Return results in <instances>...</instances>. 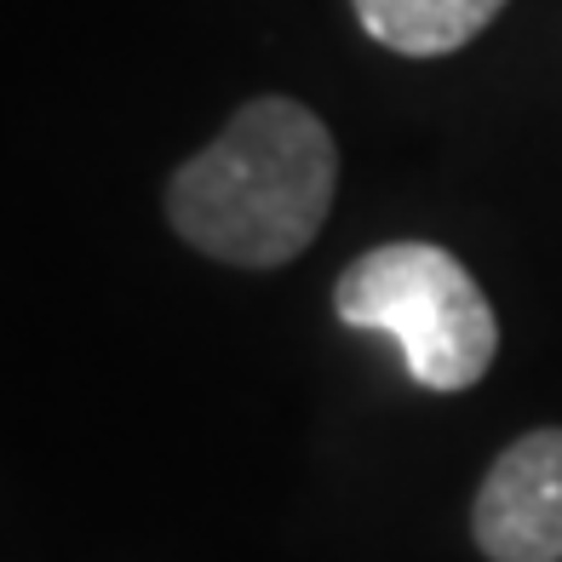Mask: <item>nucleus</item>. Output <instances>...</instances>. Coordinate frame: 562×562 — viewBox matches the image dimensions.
Returning a JSON list of instances; mask_svg holds the SVG:
<instances>
[{
  "label": "nucleus",
  "instance_id": "nucleus-4",
  "mask_svg": "<svg viewBox=\"0 0 562 562\" xmlns=\"http://www.w3.org/2000/svg\"><path fill=\"white\" fill-rule=\"evenodd\" d=\"M362 30L402 58H448L505 12V0H350Z\"/></svg>",
  "mask_w": 562,
  "mask_h": 562
},
{
  "label": "nucleus",
  "instance_id": "nucleus-3",
  "mask_svg": "<svg viewBox=\"0 0 562 562\" xmlns=\"http://www.w3.org/2000/svg\"><path fill=\"white\" fill-rule=\"evenodd\" d=\"M471 533L488 562H562V430H528L494 459Z\"/></svg>",
  "mask_w": 562,
  "mask_h": 562
},
{
  "label": "nucleus",
  "instance_id": "nucleus-1",
  "mask_svg": "<svg viewBox=\"0 0 562 562\" xmlns=\"http://www.w3.org/2000/svg\"><path fill=\"white\" fill-rule=\"evenodd\" d=\"M339 195V144L299 98H252L167 184V218L195 252L276 270L322 236Z\"/></svg>",
  "mask_w": 562,
  "mask_h": 562
},
{
  "label": "nucleus",
  "instance_id": "nucleus-2",
  "mask_svg": "<svg viewBox=\"0 0 562 562\" xmlns=\"http://www.w3.org/2000/svg\"><path fill=\"white\" fill-rule=\"evenodd\" d=\"M345 327L396 339L407 379L425 391H471L494 368L499 322L476 276L437 241H391L362 252L334 288Z\"/></svg>",
  "mask_w": 562,
  "mask_h": 562
}]
</instances>
